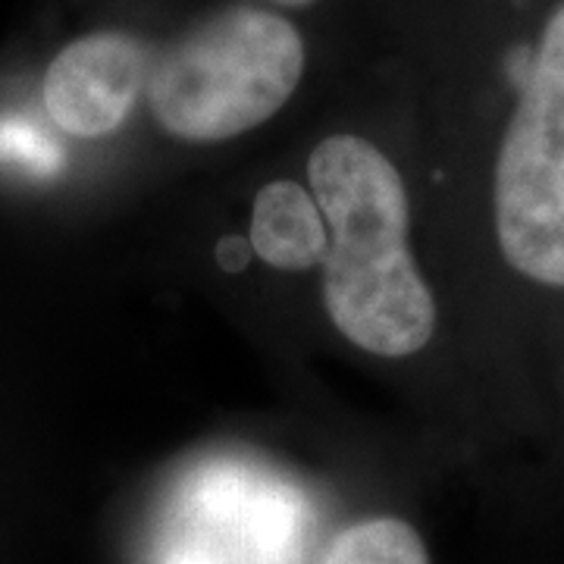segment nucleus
<instances>
[{"mask_svg": "<svg viewBox=\"0 0 564 564\" xmlns=\"http://www.w3.org/2000/svg\"><path fill=\"white\" fill-rule=\"evenodd\" d=\"M307 185L326 223L323 304L348 343L408 358L433 339L436 302L408 251V195L392 161L358 135L323 139Z\"/></svg>", "mask_w": 564, "mask_h": 564, "instance_id": "1", "label": "nucleus"}, {"mask_svg": "<svg viewBox=\"0 0 564 564\" xmlns=\"http://www.w3.org/2000/svg\"><path fill=\"white\" fill-rule=\"evenodd\" d=\"M302 73L299 29L273 10L232 3L182 32L151 63L144 91L163 132L210 144L280 113Z\"/></svg>", "mask_w": 564, "mask_h": 564, "instance_id": "2", "label": "nucleus"}, {"mask_svg": "<svg viewBox=\"0 0 564 564\" xmlns=\"http://www.w3.org/2000/svg\"><path fill=\"white\" fill-rule=\"evenodd\" d=\"M492 207L508 267L564 289V3L545 22L499 144Z\"/></svg>", "mask_w": 564, "mask_h": 564, "instance_id": "3", "label": "nucleus"}, {"mask_svg": "<svg viewBox=\"0 0 564 564\" xmlns=\"http://www.w3.org/2000/svg\"><path fill=\"white\" fill-rule=\"evenodd\" d=\"M304 505L276 477L217 464L188 477L151 564H302Z\"/></svg>", "mask_w": 564, "mask_h": 564, "instance_id": "4", "label": "nucleus"}, {"mask_svg": "<svg viewBox=\"0 0 564 564\" xmlns=\"http://www.w3.org/2000/svg\"><path fill=\"white\" fill-rule=\"evenodd\" d=\"M148 76L144 44L135 35L104 29L63 47L47 66L41 95L57 129L76 139H104L129 120Z\"/></svg>", "mask_w": 564, "mask_h": 564, "instance_id": "5", "label": "nucleus"}, {"mask_svg": "<svg viewBox=\"0 0 564 564\" xmlns=\"http://www.w3.org/2000/svg\"><path fill=\"white\" fill-rule=\"evenodd\" d=\"M251 251L276 270H307L326 258V223L314 195L299 182L263 185L251 207Z\"/></svg>", "mask_w": 564, "mask_h": 564, "instance_id": "6", "label": "nucleus"}, {"mask_svg": "<svg viewBox=\"0 0 564 564\" xmlns=\"http://www.w3.org/2000/svg\"><path fill=\"white\" fill-rule=\"evenodd\" d=\"M323 564H430L417 530L399 518H373L343 530Z\"/></svg>", "mask_w": 564, "mask_h": 564, "instance_id": "7", "label": "nucleus"}, {"mask_svg": "<svg viewBox=\"0 0 564 564\" xmlns=\"http://www.w3.org/2000/svg\"><path fill=\"white\" fill-rule=\"evenodd\" d=\"M0 158H25L32 163H44V141H39L25 126L22 132L3 129L0 132Z\"/></svg>", "mask_w": 564, "mask_h": 564, "instance_id": "8", "label": "nucleus"}, {"mask_svg": "<svg viewBox=\"0 0 564 564\" xmlns=\"http://www.w3.org/2000/svg\"><path fill=\"white\" fill-rule=\"evenodd\" d=\"M273 3H282V7H311L314 0H273Z\"/></svg>", "mask_w": 564, "mask_h": 564, "instance_id": "9", "label": "nucleus"}]
</instances>
